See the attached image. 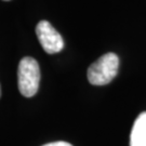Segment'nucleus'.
<instances>
[{"label": "nucleus", "instance_id": "obj_7", "mask_svg": "<svg viewBox=\"0 0 146 146\" xmlns=\"http://www.w3.org/2000/svg\"><path fill=\"white\" fill-rule=\"evenodd\" d=\"M5 1H9V0H5Z\"/></svg>", "mask_w": 146, "mask_h": 146}, {"label": "nucleus", "instance_id": "obj_2", "mask_svg": "<svg viewBox=\"0 0 146 146\" xmlns=\"http://www.w3.org/2000/svg\"><path fill=\"white\" fill-rule=\"evenodd\" d=\"M19 90L24 96L31 98L37 93L40 82V68L35 58L25 56L21 60L17 70Z\"/></svg>", "mask_w": 146, "mask_h": 146}, {"label": "nucleus", "instance_id": "obj_1", "mask_svg": "<svg viewBox=\"0 0 146 146\" xmlns=\"http://www.w3.org/2000/svg\"><path fill=\"white\" fill-rule=\"evenodd\" d=\"M119 67V58L115 53H106L98 58L88 68V80L93 86L110 84L116 77Z\"/></svg>", "mask_w": 146, "mask_h": 146}, {"label": "nucleus", "instance_id": "obj_5", "mask_svg": "<svg viewBox=\"0 0 146 146\" xmlns=\"http://www.w3.org/2000/svg\"><path fill=\"white\" fill-rule=\"evenodd\" d=\"M42 146H73L72 144H69L67 142H63V141H58V142H52V143H48V144H44Z\"/></svg>", "mask_w": 146, "mask_h": 146}, {"label": "nucleus", "instance_id": "obj_4", "mask_svg": "<svg viewBox=\"0 0 146 146\" xmlns=\"http://www.w3.org/2000/svg\"><path fill=\"white\" fill-rule=\"evenodd\" d=\"M130 146H146V111L137 116L133 123Z\"/></svg>", "mask_w": 146, "mask_h": 146}, {"label": "nucleus", "instance_id": "obj_3", "mask_svg": "<svg viewBox=\"0 0 146 146\" xmlns=\"http://www.w3.org/2000/svg\"><path fill=\"white\" fill-rule=\"evenodd\" d=\"M36 35L43 50L49 54L60 52L64 48L62 36L48 21H40L37 24Z\"/></svg>", "mask_w": 146, "mask_h": 146}, {"label": "nucleus", "instance_id": "obj_6", "mask_svg": "<svg viewBox=\"0 0 146 146\" xmlns=\"http://www.w3.org/2000/svg\"><path fill=\"white\" fill-rule=\"evenodd\" d=\"M0 95H1V87H0Z\"/></svg>", "mask_w": 146, "mask_h": 146}]
</instances>
